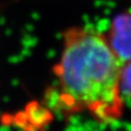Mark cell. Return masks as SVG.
Listing matches in <instances>:
<instances>
[{"label": "cell", "mask_w": 131, "mask_h": 131, "mask_svg": "<svg viewBox=\"0 0 131 131\" xmlns=\"http://www.w3.org/2000/svg\"><path fill=\"white\" fill-rule=\"evenodd\" d=\"M122 67L105 33L82 25L62 32V50L53 71L69 104L101 121L117 118L122 112Z\"/></svg>", "instance_id": "1"}, {"label": "cell", "mask_w": 131, "mask_h": 131, "mask_svg": "<svg viewBox=\"0 0 131 131\" xmlns=\"http://www.w3.org/2000/svg\"><path fill=\"white\" fill-rule=\"evenodd\" d=\"M106 37L122 65L131 60V13H122L113 19Z\"/></svg>", "instance_id": "2"}, {"label": "cell", "mask_w": 131, "mask_h": 131, "mask_svg": "<svg viewBox=\"0 0 131 131\" xmlns=\"http://www.w3.org/2000/svg\"><path fill=\"white\" fill-rule=\"evenodd\" d=\"M121 89L131 97V60L125 62L121 72Z\"/></svg>", "instance_id": "3"}]
</instances>
